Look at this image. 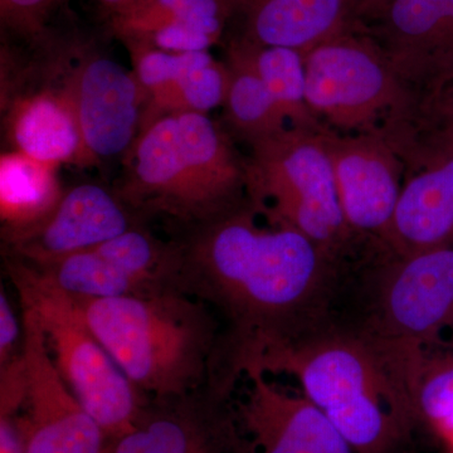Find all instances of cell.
<instances>
[{
  "label": "cell",
  "instance_id": "obj_1",
  "mask_svg": "<svg viewBox=\"0 0 453 453\" xmlns=\"http://www.w3.org/2000/svg\"><path fill=\"white\" fill-rule=\"evenodd\" d=\"M257 211L240 204L175 226L169 241L166 286L222 319L220 377L229 384L267 348L315 332L329 291V253L291 226H259Z\"/></svg>",
  "mask_w": 453,
  "mask_h": 453
},
{
  "label": "cell",
  "instance_id": "obj_2",
  "mask_svg": "<svg viewBox=\"0 0 453 453\" xmlns=\"http://www.w3.org/2000/svg\"><path fill=\"white\" fill-rule=\"evenodd\" d=\"M426 354L374 334L311 332L244 363L286 372L357 453H390L410 429Z\"/></svg>",
  "mask_w": 453,
  "mask_h": 453
},
{
  "label": "cell",
  "instance_id": "obj_3",
  "mask_svg": "<svg viewBox=\"0 0 453 453\" xmlns=\"http://www.w3.org/2000/svg\"><path fill=\"white\" fill-rule=\"evenodd\" d=\"M76 299L92 332L146 398L168 401L217 390L222 325L202 301L168 288L134 296Z\"/></svg>",
  "mask_w": 453,
  "mask_h": 453
},
{
  "label": "cell",
  "instance_id": "obj_4",
  "mask_svg": "<svg viewBox=\"0 0 453 453\" xmlns=\"http://www.w3.org/2000/svg\"><path fill=\"white\" fill-rule=\"evenodd\" d=\"M19 303L40 320L57 368L89 416L113 440L133 427L145 396L125 377L92 332L76 296L41 268L5 255Z\"/></svg>",
  "mask_w": 453,
  "mask_h": 453
},
{
  "label": "cell",
  "instance_id": "obj_5",
  "mask_svg": "<svg viewBox=\"0 0 453 453\" xmlns=\"http://www.w3.org/2000/svg\"><path fill=\"white\" fill-rule=\"evenodd\" d=\"M251 148L244 163L252 204L332 252L350 229L320 131L288 127Z\"/></svg>",
  "mask_w": 453,
  "mask_h": 453
},
{
  "label": "cell",
  "instance_id": "obj_6",
  "mask_svg": "<svg viewBox=\"0 0 453 453\" xmlns=\"http://www.w3.org/2000/svg\"><path fill=\"white\" fill-rule=\"evenodd\" d=\"M59 62L88 165L129 153L149 112L148 96L135 73L79 35H62Z\"/></svg>",
  "mask_w": 453,
  "mask_h": 453
},
{
  "label": "cell",
  "instance_id": "obj_7",
  "mask_svg": "<svg viewBox=\"0 0 453 453\" xmlns=\"http://www.w3.org/2000/svg\"><path fill=\"white\" fill-rule=\"evenodd\" d=\"M303 61L310 111L338 129H369L403 88L383 50L348 29L309 50Z\"/></svg>",
  "mask_w": 453,
  "mask_h": 453
},
{
  "label": "cell",
  "instance_id": "obj_8",
  "mask_svg": "<svg viewBox=\"0 0 453 453\" xmlns=\"http://www.w3.org/2000/svg\"><path fill=\"white\" fill-rule=\"evenodd\" d=\"M127 154L118 195L138 216H164L174 226L198 225L216 216L202 170L181 144L175 113L148 122Z\"/></svg>",
  "mask_w": 453,
  "mask_h": 453
},
{
  "label": "cell",
  "instance_id": "obj_9",
  "mask_svg": "<svg viewBox=\"0 0 453 453\" xmlns=\"http://www.w3.org/2000/svg\"><path fill=\"white\" fill-rule=\"evenodd\" d=\"M22 306V305H20ZM22 416L16 419L26 453H103L105 434L80 403L50 356L40 320L22 306L19 354Z\"/></svg>",
  "mask_w": 453,
  "mask_h": 453
},
{
  "label": "cell",
  "instance_id": "obj_10",
  "mask_svg": "<svg viewBox=\"0 0 453 453\" xmlns=\"http://www.w3.org/2000/svg\"><path fill=\"white\" fill-rule=\"evenodd\" d=\"M453 330V246L401 256L381 276L366 332L423 351Z\"/></svg>",
  "mask_w": 453,
  "mask_h": 453
},
{
  "label": "cell",
  "instance_id": "obj_11",
  "mask_svg": "<svg viewBox=\"0 0 453 453\" xmlns=\"http://www.w3.org/2000/svg\"><path fill=\"white\" fill-rule=\"evenodd\" d=\"M35 47L43 58L42 81L2 82L8 140L13 150L42 163L88 166L73 96L62 79L58 42Z\"/></svg>",
  "mask_w": 453,
  "mask_h": 453
},
{
  "label": "cell",
  "instance_id": "obj_12",
  "mask_svg": "<svg viewBox=\"0 0 453 453\" xmlns=\"http://www.w3.org/2000/svg\"><path fill=\"white\" fill-rule=\"evenodd\" d=\"M169 253V241L139 226L92 249L33 266L74 296L110 299L166 288Z\"/></svg>",
  "mask_w": 453,
  "mask_h": 453
},
{
  "label": "cell",
  "instance_id": "obj_13",
  "mask_svg": "<svg viewBox=\"0 0 453 453\" xmlns=\"http://www.w3.org/2000/svg\"><path fill=\"white\" fill-rule=\"evenodd\" d=\"M142 226L139 216L116 192L94 183L65 190L61 201L38 225L3 235L7 255L41 266L85 251Z\"/></svg>",
  "mask_w": 453,
  "mask_h": 453
},
{
  "label": "cell",
  "instance_id": "obj_14",
  "mask_svg": "<svg viewBox=\"0 0 453 453\" xmlns=\"http://www.w3.org/2000/svg\"><path fill=\"white\" fill-rule=\"evenodd\" d=\"M320 135L349 229L387 241L403 187L395 154L369 134L340 136L320 131Z\"/></svg>",
  "mask_w": 453,
  "mask_h": 453
},
{
  "label": "cell",
  "instance_id": "obj_15",
  "mask_svg": "<svg viewBox=\"0 0 453 453\" xmlns=\"http://www.w3.org/2000/svg\"><path fill=\"white\" fill-rule=\"evenodd\" d=\"M246 395L237 416L250 437V453H354L332 421L305 395H288L257 366H244Z\"/></svg>",
  "mask_w": 453,
  "mask_h": 453
},
{
  "label": "cell",
  "instance_id": "obj_16",
  "mask_svg": "<svg viewBox=\"0 0 453 453\" xmlns=\"http://www.w3.org/2000/svg\"><path fill=\"white\" fill-rule=\"evenodd\" d=\"M380 46L402 83L453 82V0H387Z\"/></svg>",
  "mask_w": 453,
  "mask_h": 453
},
{
  "label": "cell",
  "instance_id": "obj_17",
  "mask_svg": "<svg viewBox=\"0 0 453 453\" xmlns=\"http://www.w3.org/2000/svg\"><path fill=\"white\" fill-rule=\"evenodd\" d=\"M353 0H231L232 37L303 56L348 29Z\"/></svg>",
  "mask_w": 453,
  "mask_h": 453
},
{
  "label": "cell",
  "instance_id": "obj_18",
  "mask_svg": "<svg viewBox=\"0 0 453 453\" xmlns=\"http://www.w3.org/2000/svg\"><path fill=\"white\" fill-rule=\"evenodd\" d=\"M214 390L146 403L133 427L115 438L113 453H219L226 425L214 418Z\"/></svg>",
  "mask_w": 453,
  "mask_h": 453
},
{
  "label": "cell",
  "instance_id": "obj_19",
  "mask_svg": "<svg viewBox=\"0 0 453 453\" xmlns=\"http://www.w3.org/2000/svg\"><path fill=\"white\" fill-rule=\"evenodd\" d=\"M399 256L453 244V148L402 187L388 238Z\"/></svg>",
  "mask_w": 453,
  "mask_h": 453
},
{
  "label": "cell",
  "instance_id": "obj_20",
  "mask_svg": "<svg viewBox=\"0 0 453 453\" xmlns=\"http://www.w3.org/2000/svg\"><path fill=\"white\" fill-rule=\"evenodd\" d=\"M58 166L42 163L20 151L0 157V217L3 235L38 225L61 201Z\"/></svg>",
  "mask_w": 453,
  "mask_h": 453
},
{
  "label": "cell",
  "instance_id": "obj_21",
  "mask_svg": "<svg viewBox=\"0 0 453 453\" xmlns=\"http://www.w3.org/2000/svg\"><path fill=\"white\" fill-rule=\"evenodd\" d=\"M228 91L223 107L228 124L250 145L288 129V120L235 42L226 44Z\"/></svg>",
  "mask_w": 453,
  "mask_h": 453
},
{
  "label": "cell",
  "instance_id": "obj_22",
  "mask_svg": "<svg viewBox=\"0 0 453 453\" xmlns=\"http://www.w3.org/2000/svg\"><path fill=\"white\" fill-rule=\"evenodd\" d=\"M229 40L243 50L292 127L312 129L316 119L306 104L303 53L285 47L258 46L241 38Z\"/></svg>",
  "mask_w": 453,
  "mask_h": 453
},
{
  "label": "cell",
  "instance_id": "obj_23",
  "mask_svg": "<svg viewBox=\"0 0 453 453\" xmlns=\"http://www.w3.org/2000/svg\"><path fill=\"white\" fill-rule=\"evenodd\" d=\"M177 77L164 105V115L196 112L207 115L225 104L229 85L226 62L217 61L210 50L179 53Z\"/></svg>",
  "mask_w": 453,
  "mask_h": 453
},
{
  "label": "cell",
  "instance_id": "obj_24",
  "mask_svg": "<svg viewBox=\"0 0 453 453\" xmlns=\"http://www.w3.org/2000/svg\"><path fill=\"white\" fill-rule=\"evenodd\" d=\"M231 0H148L110 17V31L119 40L139 37L177 23L223 19L228 27Z\"/></svg>",
  "mask_w": 453,
  "mask_h": 453
},
{
  "label": "cell",
  "instance_id": "obj_25",
  "mask_svg": "<svg viewBox=\"0 0 453 453\" xmlns=\"http://www.w3.org/2000/svg\"><path fill=\"white\" fill-rule=\"evenodd\" d=\"M61 4L62 0H0L2 37L33 46L49 33Z\"/></svg>",
  "mask_w": 453,
  "mask_h": 453
},
{
  "label": "cell",
  "instance_id": "obj_26",
  "mask_svg": "<svg viewBox=\"0 0 453 453\" xmlns=\"http://www.w3.org/2000/svg\"><path fill=\"white\" fill-rule=\"evenodd\" d=\"M416 407L432 425L453 412V359L425 357L417 377Z\"/></svg>",
  "mask_w": 453,
  "mask_h": 453
},
{
  "label": "cell",
  "instance_id": "obj_27",
  "mask_svg": "<svg viewBox=\"0 0 453 453\" xmlns=\"http://www.w3.org/2000/svg\"><path fill=\"white\" fill-rule=\"evenodd\" d=\"M19 324L14 310L12 309L11 303L4 288L2 286L0 292V366L7 365L17 354H14L18 339H19Z\"/></svg>",
  "mask_w": 453,
  "mask_h": 453
},
{
  "label": "cell",
  "instance_id": "obj_28",
  "mask_svg": "<svg viewBox=\"0 0 453 453\" xmlns=\"http://www.w3.org/2000/svg\"><path fill=\"white\" fill-rule=\"evenodd\" d=\"M16 411L0 408V453H26Z\"/></svg>",
  "mask_w": 453,
  "mask_h": 453
},
{
  "label": "cell",
  "instance_id": "obj_29",
  "mask_svg": "<svg viewBox=\"0 0 453 453\" xmlns=\"http://www.w3.org/2000/svg\"><path fill=\"white\" fill-rule=\"evenodd\" d=\"M447 86H449V88L447 91L445 104H443V115L446 119V130L449 133V140H451V148H453V82Z\"/></svg>",
  "mask_w": 453,
  "mask_h": 453
},
{
  "label": "cell",
  "instance_id": "obj_30",
  "mask_svg": "<svg viewBox=\"0 0 453 453\" xmlns=\"http://www.w3.org/2000/svg\"><path fill=\"white\" fill-rule=\"evenodd\" d=\"M109 12V16L124 13L133 8L134 0H97Z\"/></svg>",
  "mask_w": 453,
  "mask_h": 453
},
{
  "label": "cell",
  "instance_id": "obj_31",
  "mask_svg": "<svg viewBox=\"0 0 453 453\" xmlns=\"http://www.w3.org/2000/svg\"><path fill=\"white\" fill-rule=\"evenodd\" d=\"M432 426L453 447V412L443 417L440 421L434 422Z\"/></svg>",
  "mask_w": 453,
  "mask_h": 453
},
{
  "label": "cell",
  "instance_id": "obj_32",
  "mask_svg": "<svg viewBox=\"0 0 453 453\" xmlns=\"http://www.w3.org/2000/svg\"><path fill=\"white\" fill-rule=\"evenodd\" d=\"M365 7L381 8L386 4L387 0H362Z\"/></svg>",
  "mask_w": 453,
  "mask_h": 453
},
{
  "label": "cell",
  "instance_id": "obj_33",
  "mask_svg": "<svg viewBox=\"0 0 453 453\" xmlns=\"http://www.w3.org/2000/svg\"><path fill=\"white\" fill-rule=\"evenodd\" d=\"M145 2H148V0H134L133 8L138 7V5L142 4V3H145ZM133 8H130V9H133ZM130 9H129V11H130Z\"/></svg>",
  "mask_w": 453,
  "mask_h": 453
},
{
  "label": "cell",
  "instance_id": "obj_34",
  "mask_svg": "<svg viewBox=\"0 0 453 453\" xmlns=\"http://www.w3.org/2000/svg\"><path fill=\"white\" fill-rule=\"evenodd\" d=\"M62 2L65 3V2H67V0H62Z\"/></svg>",
  "mask_w": 453,
  "mask_h": 453
}]
</instances>
